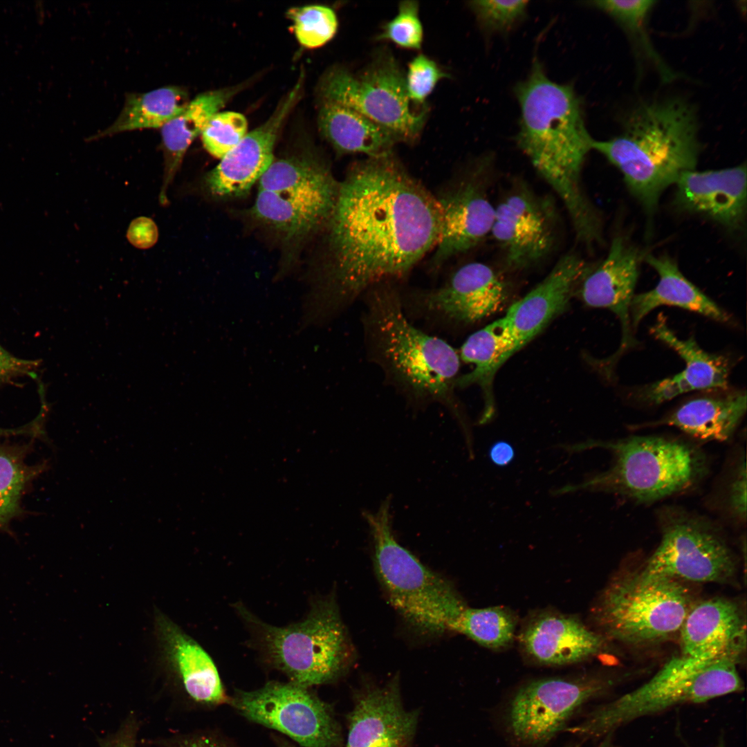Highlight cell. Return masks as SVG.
Here are the masks:
<instances>
[{
	"label": "cell",
	"mask_w": 747,
	"mask_h": 747,
	"mask_svg": "<svg viewBox=\"0 0 747 747\" xmlns=\"http://www.w3.org/2000/svg\"><path fill=\"white\" fill-rule=\"evenodd\" d=\"M361 322L367 357L385 382L415 409L437 403L457 420L468 448L472 437L454 389L459 353L446 341L416 326L406 315L392 282L378 283L363 295Z\"/></svg>",
	"instance_id": "7a4b0ae2"
},
{
	"label": "cell",
	"mask_w": 747,
	"mask_h": 747,
	"mask_svg": "<svg viewBox=\"0 0 747 747\" xmlns=\"http://www.w3.org/2000/svg\"><path fill=\"white\" fill-rule=\"evenodd\" d=\"M746 164L721 169L683 173L676 185V204L729 231L741 230L746 214Z\"/></svg>",
	"instance_id": "ac0fdd59"
},
{
	"label": "cell",
	"mask_w": 747,
	"mask_h": 747,
	"mask_svg": "<svg viewBox=\"0 0 747 747\" xmlns=\"http://www.w3.org/2000/svg\"><path fill=\"white\" fill-rule=\"evenodd\" d=\"M613 680L595 674L529 681L510 696L504 711V730L519 747H544L569 727L589 703L604 697Z\"/></svg>",
	"instance_id": "30bf717a"
},
{
	"label": "cell",
	"mask_w": 747,
	"mask_h": 747,
	"mask_svg": "<svg viewBox=\"0 0 747 747\" xmlns=\"http://www.w3.org/2000/svg\"><path fill=\"white\" fill-rule=\"evenodd\" d=\"M656 2L654 0H603L591 1L590 4L612 17L634 38L649 57L663 68L649 42L645 30L646 21Z\"/></svg>",
	"instance_id": "d590c367"
},
{
	"label": "cell",
	"mask_w": 747,
	"mask_h": 747,
	"mask_svg": "<svg viewBox=\"0 0 747 747\" xmlns=\"http://www.w3.org/2000/svg\"><path fill=\"white\" fill-rule=\"evenodd\" d=\"M335 182L325 165L309 157H290L273 160L259 180V190L297 191Z\"/></svg>",
	"instance_id": "836d02e7"
},
{
	"label": "cell",
	"mask_w": 747,
	"mask_h": 747,
	"mask_svg": "<svg viewBox=\"0 0 747 747\" xmlns=\"http://www.w3.org/2000/svg\"><path fill=\"white\" fill-rule=\"evenodd\" d=\"M658 520L661 540L644 571L694 582L724 583L733 578L734 555L710 521L673 507L661 509Z\"/></svg>",
	"instance_id": "7c38bea8"
},
{
	"label": "cell",
	"mask_w": 747,
	"mask_h": 747,
	"mask_svg": "<svg viewBox=\"0 0 747 747\" xmlns=\"http://www.w3.org/2000/svg\"><path fill=\"white\" fill-rule=\"evenodd\" d=\"M37 470L26 464L21 449L0 447V528L18 514L22 492Z\"/></svg>",
	"instance_id": "e575fe53"
},
{
	"label": "cell",
	"mask_w": 747,
	"mask_h": 747,
	"mask_svg": "<svg viewBox=\"0 0 747 747\" xmlns=\"http://www.w3.org/2000/svg\"><path fill=\"white\" fill-rule=\"evenodd\" d=\"M612 734L608 735L601 739V741L595 747H619L613 741Z\"/></svg>",
	"instance_id": "7dc6e473"
},
{
	"label": "cell",
	"mask_w": 747,
	"mask_h": 747,
	"mask_svg": "<svg viewBox=\"0 0 747 747\" xmlns=\"http://www.w3.org/2000/svg\"><path fill=\"white\" fill-rule=\"evenodd\" d=\"M739 659L725 657L688 671L663 665L640 686L592 708L567 732L585 739H602L640 718L741 692Z\"/></svg>",
	"instance_id": "ba28073f"
},
{
	"label": "cell",
	"mask_w": 747,
	"mask_h": 747,
	"mask_svg": "<svg viewBox=\"0 0 747 747\" xmlns=\"http://www.w3.org/2000/svg\"><path fill=\"white\" fill-rule=\"evenodd\" d=\"M39 365V361L15 357L0 345V383L17 376L33 375Z\"/></svg>",
	"instance_id": "7bdbcfd3"
},
{
	"label": "cell",
	"mask_w": 747,
	"mask_h": 747,
	"mask_svg": "<svg viewBox=\"0 0 747 747\" xmlns=\"http://www.w3.org/2000/svg\"><path fill=\"white\" fill-rule=\"evenodd\" d=\"M417 1L400 3L397 15L382 28L378 39L389 41L408 50H418L423 40V29Z\"/></svg>",
	"instance_id": "f35d334b"
},
{
	"label": "cell",
	"mask_w": 747,
	"mask_h": 747,
	"mask_svg": "<svg viewBox=\"0 0 747 747\" xmlns=\"http://www.w3.org/2000/svg\"><path fill=\"white\" fill-rule=\"evenodd\" d=\"M609 450L612 463L604 472L588 477L575 490L602 492L632 501L652 504L696 486L706 472V459L695 445L658 436H631L609 441H591L577 448Z\"/></svg>",
	"instance_id": "5b68a950"
},
{
	"label": "cell",
	"mask_w": 747,
	"mask_h": 747,
	"mask_svg": "<svg viewBox=\"0 0 747 747\" xmlns=\"http://www.w3.org/2000/svg\"><path fill=\"white\" fill-rule=\"evenodd\" d=\"M339 183L305 190H259L251 212L258 220L297 238L327 223L335 202Z\"/></svg>",
	"instance_id": "d4e9b609"
},
{
	"label": "cell",
	"mask_w": 747,
	"mask_h": 747,
	"mask_svg": "<svg viewBox=\"0 0 747 747\" xmlns=\"http://www.w3.org/2000/svg\"><path fill=\"white\" fill-rule=\"evenodd\" d=\"M519 642L528 658L548 666L582 662L603 645L602 638L575 617L551 611L533 615L522 628Z\"/></svg>",
	"instance_id": "7402d4cb"
},
{
	"label": "cell",
	"mask_w": 747,
	"mask_h": 747,
	"mask_svg": "<svg viewBox=\"0 0 747 747\" xmlns=\"http://www.w3.org/2000/svg\"><path fill=\"white\" fill-rule=\"evenodd\" d=\"M745 391H734L691 399L670 414L643 427H674L703 442H723L732 438L746 412Z\"/></svg>",
	"instance_id": "83f0119b"
},
{
	"label": "cell",
	"mask_w": 747,
	"mask_h": 747,
	"mask_svg": "<svg viewBox=\"0 0 747 747\" xmlns=\"http://www.w3.org/2000/svg\"><path fill=\"white\" fill-rule=\"evenodd\" d=\"M441 222L436 197L392 151L356 163L327 222L330 260L317 317L332 319L371 286L404 277L434 250Z\"/></svg>",
	"instance_id": "6da1fadb"
},
{
	"label": "cell",
	"mask_w": 747,
	"mask_h": 747,
	"mask_svg": "<svg viewBox=\"0 0 747 747\" xmlns=\"http://www.w3.org/2000/svg\"><path fill=\"white\" fill-rule=\"evenodd\" d=\"M45 414L40 412V414L33 421L28 424L24 425L18 428H1L0 427V438L3 436H10L15 435H35L39 434L41 427L42 426V421Z\"/></svg>",
	"instance_id": "f6af8a7d"
},
{
	"label": "cell",
	"mask_w": 747,
	"mask_h": 747,
	"mask_svg": "<svg viewBox=\"0 0 747 747\" xmlns=\"http://www.w3.org/2000/svg\"><path fill=\"white\" fill-rule=\"evenodd\" d=\"M232 704L248 719L278 730L304 747H333L339 741L326 705L294 683L269 682L239 693Z\"/></svg>",
	"instance_id": "5bb4252c"
},
{
	"label": "cell",
	"mask_w": 747,
	"mask_h": 747,
	"mask_svg": "<svg viewBox=\"0 0 747 747\" xmlns=\"http://www.w3.org/2000/svg\"><path fill=\"white\" fill-rule=\"evenodd\" d=\"M488 456L494 465L506 466L513 461L515 450L509 443L499 441L491 445L488 451Z\"/></svg>",
	"instance_id": "ee69618b"
},
{
	"label": "cell",
	"mask_w": 747,
	"mask_h": 747,
	"mask_svg": "<svg viewBox=\"0 0 747 747\" xmlns=\"http://www.w3.org/2000/svg\"><path fill=\"white\" fill-rule=\"evenodd\" d=\"M681 653L672 658L702 667L725 657L740 658L746 648V622L741 609L725 598L694 604L680 629Z\"/></svg>",
	"instance_id": "2e32d148"
},
{
	"label": "cell",
	"mask_w": 747,
	"mask_h": 747,
	"mask_svg": "<svg viewBox=\"0 0 747 747\" xmlns=\"http://www.w3.org/2000/svg\"><path fill=\"white\" fill-rule=\"evenodd\" d=\"M449 75L434 60L423 54L415 57L409 64L405 84L411 102L423 104L438 82Z\"/></svg>",
	"instance_id": "60d3db41"
},
{
	"label": "cell",
	"mask_w": 747,
	"mask_h": 747,
	"mask_svg": "<svg viewBox=\"0 0 747 747\" xmlns=\"http://www.w3.org/2000/svg\"><path fill=\"white\" fill-rule=\"evenodd\" d=\"M245 116L234 111L217 112L207 122L201 136L205 149L221 159L234 148L247 133Z\"/></svg>",
	"instance_id": "74e56055"
},
{
	"label": "cell",
	"mask_w": 747,
	"mask_h": 747,
	"mask_svg": "<svg viewBox=\"0 0 747 747\" xmlns=\"http://www.w3.org/2000/svg\"><path fill=\"white\" fill-rule=\"evenodd\" d=\"M555 232L553 206L525 186L495 207L490 233L510 269H526L541 261L552 249Z\"/></svg>",
	"instance_id": "9a60e30c"
},
{
	"label": "cell",
	"mask_w": 747,
	"mask_h": 747,
	"mask_svg": "<svg viewBox=\"0 0 747 747\" xmlns=\"http://www.w3.org/2000/svg\"><path fill=\"white\" fill-rule=\"evenodd\" d=\"M187 102L186 93L175 86L129 94L113 124L92 138L136 129H161L183 110Z\"/></svg>",
	"instance_id": "1f68e13d"
},
{
	"label": "cell",
	"mask_w": 747,
	"mask_h": 747,
	"mask_svg": "<svg viewBox=\"0 0 747 747\" xmlns=\"http://www.w3.org/2000/svg\"><path fill=\"white\" fill-rule=\"evenodd\" d=\"M107 747H134V746H133L131 741H128L127 739H121L120 741H116V742H114L113 744H111V745L107 746Z\"/></svg>",
	"instance_id": "c3c4849f"
},
{
	"label": "cell",
	"mask_w": 747,
	"mask_h": 747,
	"mask_svg": "<svg viewBox=\"0 0 747 747\" xmlns=\"http://www.w3.org/2000/svg\"><path fill=\"white\" fill-rule=\"evenodd\" d=\"M515 616L499 607H466L451 626L450 631L465 635L478 644L492 649L508 647L513 640Z\"/></svg>",
	"instance_id": "d6a6232c"
},
{
	"label": "cell",
	"mask_w": 747,
	"mask_h": 747,
	"mask_svg": "<svg viewBox=\"0 0 747 747\" xmlns=\"http://www.w3.org/2000/svg\"><path fill=\"white\" fill-rule=\"evenodd\" d=\"M441 231L434 250L433 266L477 246L492 228L495 207L481 183L466 179L436 198Z\"/></svg>",
	"instance_id": "d6986e66"
},
{
	"label": "cell",
	"mask_w": 747,
	"mask_h": 747,
	"mask_svg": "<svg viewBox=\"0 0 747 747\" xmlns=\"http://www.w3.org/2000/svg\"><path fill=\"white\" fill-rule=\"evenodd\" d=\"M155 625L163 657L178 674L187 692L199 701H225L217 668L206 651L163 614H156Z\"/></svg>",
	"instance_id": "484cf974"
},
{
	"label": "cell",
	"mask_w": 747,
	"mask_h": 747,
	"mask_svg": "<svg viewBox=\"0 0 747 747\" xmlns=\"http://www.w3.org/2000/svg\"><path fill=\"white\" fill-rule=\"evenodd\" d=\"M714 747H726V744H725V741L723 740H720L716 744V746Z\"/></svg>",
	"instance_id": "681fc988"
},
{
	"label": "cell",
	"mask_w": 747,
	"mask_h": 747,
	"mask_svg": "<svg viewBox=\"0 0 747 747\" xmlns=\"http://www.w3.org/2000/svg\"><path fill=\"white\" fill-rule=\"evenodd\" d=\"M588 270L575 253L564 255L540 284L509 307L503 318L519 350L564 311Z\"/></svg>",
	"instance_id": "44dd1931"
},
{
	"label": "cell",
	"mask_w": 747,
	"mask_h": 747,
	"mask_svg": "<svg viewBox=\"0 0 747 747\" xmlns=\"http://www.w3.org/2000/svg\"><path fill=\"white\" fill-rule=\"evenodd\" d=\"M515 93L521 109L519 149L561 199L575 234L592 232L600 218L583 190L581 172L593 139L580 99L571 85L551 80L537 59Z\"/></svg>",
	"instance_id": "3957f363"
},
{
	"label": "cell",
	"mask_w": 747,
	"mask_h": 747,
	"mask_svg": "<svg viewBox=\"0 0 747 747\" xmlns=\"http://www.w3.org/2000/svg\"><path fill=\"white\" fill-rule=\"evenodd\" d=\"M746 454H740L732 467L731 476L725 487V509L729 517L738 524L746 522Z\"/></svg>",
	"instance_id": "b9f144b4"
},
{
	"label": "cell",
	"mask_w": 747,
	"mask_h": 747,
	"mask_svg": "<svg viewBox=\"0 0 747 747\" xmlns=\"http://www.w3.org/2000/svg\"><path fill=\"white\" fill-rule=\"evenodd\" d=\"M651 333L673 349L684 360L685 367L677 374L645 387L640 392L643 401L658 405L692 391L727 388L729 366L724 357L705 351L693 338H679L663 316L658 317Z\"/></svg>",
	"instance_id": "cb8c5ba5"
},
{
	"label": "cell",
	"mask_w": 747,
	"mask_h": 747,
	"mask_svg": "<svg viewBox=\"0 0 747 747\" xmlns=\"http://www.w3.org/2000/svg\"><path fill=\"white\" fill-rule=\"evenodd\" d=\"M643 259L657 273L656 286L634 295L630 304L632 329L652 310L661 306H673L720 322H730V315L680 271L675 261L665 255L646 254Z\"/></svg>",
	"instance_id": "4316f807"
},
{
	"label": "cell",
	"mask_w": 747,
	"mask_h": 747,
	"mask_svg": "<svg viewBox=\"0 0 747 747\" xmlns=\"http://www.w3.org/2000/svg\"><path fill=\"white\" fill-rule=\"evenodd\" d=\"M319 98L347 106L368 118L398 142H414L427 116L424 107L412 109L405 75L398 62L387 51L378 54L359 75L334 68L322 78Z\"/></svg>",
	"instance_id": "8fae6325"
},
{
	"label": "cell",
	"mask_w": 747,
	"mask_h": 747,
	"mask_svg": "<svg viewBox=\"0 0 747 747\" xmlns=\"http://www.w3.org/2000/svg\"><path fill=\"white\" fill-rule=\"evenodd\" d=\"M519 350L504 318H499L471 334L462 344L460 360L472 365V370L459 376L456 387L477 385L481 388L485 408L479 423H486L492 416V394L495 375L500 367Z\"/></svg>",
	"instance_id": "f1b7e54d"
},
{
	"label": "cell",
	"mask_w": 747,
	"mask_h": 747,
	"mask_svg": "<svg viewBox=\"0 0 747 747\" xmlns=\"http://www.w3.org/2000/svg\"><path fill=\"white\" fill-rule=\"evenodd\" d=\"M233 94L222 89L200 94L188 101L183 110L161 128L164 153V174L160 202L167 203V192L180 167L185 152L193 140L201 134L207 122L219 112Z\"/></svg>",
	"instance_id": "4dcf8cb0"
},
{
	"label": "cell",
	"mask_w": 747,
	"mask_h": 747,
	"mask_svg": "<svg viewBox=\"0 0 747 747\" xmlns=\"http://www.w3.org/2000/svg\"><path fill=\"white\" fill-rule=\"evenodd\" d=\"M477 19L488 33L509 30L526 15L528 1L479 0L469 3Z\"/></svg>",
	"instance_id": "ab89813d"
},
{
	"label": "cell",
	"mask_w": 747,
	"mask_h": 747,
	"mask_svg": "<svg viewBox=\"0 0 747 747\" xmlns=\"http://www.w3.org/2000/svg\"><path fill=\"white\" fill-rule=\"evenodd\" d=\"M416 714L402 703L398 681L364 692L351 713L346 747H408Z\"/></svg>",
	"instance_id": "603a6c76"
},
{
	"label": "cell",
	"mask_w": 747,
	"mask_h": 747,
	"mask_svg": "<svg viewBox=\"0 0 747 747\" xmlns=\"http://www.w3.org/2000/svg\"><path fill=\"white\" fill-rule=\"evenodd\" d=\"M643 257L625 237L616 236L606 257L592 270L589 268L580 282V294L585 304L607 308L620 320L622 338L616 359L634 344L630 304Z\"/></svg>",
	"instance_id": "e0dca14e"
},
{
	"label": "cell",
	"mask_w": 747,
	"mask_h": 747,
	"mask_svg": "<svg viewBox=\"0 0 747 747\" xmlns=\"http://www.w3.org/2000/svg\"><path fill=\"white\" fill-rule=\"evenodd\" d=\"M694 604L682 581L642 569L614 578L602 593L596 615L611 638L647 645L680 631Z\"/></svg>",
	"instance_id": "9c48e42d"
},
{
	"label": "cell",
	"mask_w": 747,
	"mask_h": 747,
	"mask_svg": "<svg viewBox=\"0 0 747 747\" xmlns=\"http://www.w3.org/2000/svg\"><path fill=\"white\" fill-rule=\"evenodd\" d=\"M293 31L300 44L308 48L320 47L335 35L338 21L331 8L322 5L295 7L288 10Z\"/></svg>",
	"instance_id": "8d00e7d4"
},
{
	"label": "cell",
	"mask_w": 747,
	"mask_h": 747,
	"mask_svg": "<svg viewBox=\"0 0 747 747\" xmlns=\"http://www.w3.org/2000/svg\"><path fill=\"white\" fill-rule=\"evenodd\" d=\"M501 277L482 262L456 270L440 286L402 296L407 316L440 329L475 324L499 311L508 298Z\"/></svg>",
	"instance_id": "4fadbf2b"
},
{
	"label": "cell",
	"mask_w": 747,
	"mask_h": 747,
	"mask_svg": "<svg viewBox=\"0 0 747 747\" xmlns=\"http://www.w3.org/2000/svg\"><path fill=\"white\" fill-rule=\"evenodd\" d=\"M299 89L297 84L271 117L247 133L208 174L206 183L213 194L220 197L243 196L259 181L274 160L273 148L278 131L294 104Z\"/></svg>",
	"instance_id": "ffe728a7"
},
{
	"label": "cell",
	"mask_w": 747,
	"mask_h": 747,
	"mask_svg": "<svg viewBox=\"0 0 747 747\" xmlns=\"http://www.w3.org/2000/svg\"><path fill=\"white\" fill-rule=\"evenodd\" d=\"M391 499L383 500L376 512H362L371 537L378 580L393 607L416 631L432 635L450 631L467 606L450 582L396 540Z\"/></svg>",
	"instance_id": "8992f818"
},
{
	"label": "cell",
	"mask_w": 747,
	"mask_h": 747,
	"mask_svg": "<svg viewBox=\"0 0 747 747\" xmlns=\"http://www.w3.org/2000/svg\"><path fill=\"white\" fill-rule=\"evenodd\" d=\"M592 149L620 172L630 193L652 212L668 187L696 169L701 150L696 111L680 98L642 103L619 135L593 139Z\"/></svg>",
	"instance_id": "277c9868"
},
{
	"label": "cell",
	"mask_w": 747,
	"mask_h": 747,
	"mask_svg": "<svg viewBox=\"0 0 747 747\" xmlns=\"http://www.w3.org/2000/svg\"><path fill=\"white\" fill-rule=\"evenodd\" d=\"M236 609L265 658L292 683L308 688L330 682L356 659L333 594L315 600L304 620L285 627L267 624L242 605Z\"/></svg>",
	"instance_id": "52a82bcc"
},
{
	"label": "cell",
	"mask_w": 747,
	"mask_h": 747,
	"mask_svg": "<svg viewBox=\"0 0 747 747\" xmlns=\"http://www.w3.org/2000/svg\"><path fill=\"white\" fill-rule=\"evenodd\" d=\"M317 122L322 136L340 154L378 156L391 152L397 142L364 115L329 99L319 98Z\"/></svg>",
	"instance_id": "f546056e"
},
{
	"label": "cell",
	"mask_w": 747,
	"mask_h": 747,
	"mask_svg": "<svg viewBox=\"0 0 747 747\" xmlns=\"http://www.w3.org/2000/svg\"><path fill=\"white\" fill-rule=\"evenodd\" d=\"M182 747H227L226 746L209 739H201L189 742Z\"/></svg>",
	"instance_id": "bcb514c9"
}]
</instances>
